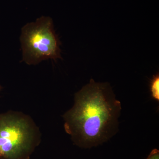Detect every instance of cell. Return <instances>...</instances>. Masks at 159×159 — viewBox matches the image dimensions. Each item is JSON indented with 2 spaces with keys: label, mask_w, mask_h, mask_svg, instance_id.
I'll use <instances>...</instances> for the list:
<instances>
[{
  "label": "cell",
  "mask_w": 159,
  "mask_h": 159,
  "mask_svg": "<svg viewBox=\"0 0 159 159\" xmlns=\"http://www.w3.org/2000/svg\"><path fill=\"white\" fill-rule=\"evenodd\" d=\"M121 110L109 83L92 79L76 93L74 106L64 115L65 129L77 146L96 147L116 133Z\"/></svg>",
  "instance_id": "cell-1"
},
{
  "label": "cell",
  "mask_w": 159,
  "mask_h": 159,
  "mask_svg": "<svg viewBox=\"0 0 159 159\" xmlns=\"http://www.w3.org/2000/svg\"><path fill=\"white\" fill-rule=\"evenodd\" d=\"M40 141V133L28 116L0 114V159H29Z\"/></svg>",
  "instance_id": "cell-2"
},
{
  "label": "cell",
  "mask_w": 159,
  "mask_h": 159,
  "mask_svg": "<svg viewBox=\"0 0 159 159\" xmlns=\"http://www.w3.org/2000/svg\"><path fill=\"white\" fill-rule=\"evenodd\" d=\"M20 39L23 60L28 64H37L49 58H61L60 43L50 18L41 17L27 24L22 29Z\"/></svg>",
  "instance_id": "cell-3"
},
{
  "label": "cell",
  "mask_w": 159,
  "mask_h": 159,
  "mask_svg": "<svg viewBox=\"0 0 159 159\" xmlns=\"http://www.w3.org/2000/svg\"><path fill=\"white\" fill-rule=\"evenodd\" d=\"M150 91L152 96L157 101L159 100V76L156 74L153 76L150 83Z\"/></svg>",
  "instance_id": "cell-4"
},
{
  "label": "cell",
  "mask_w": 159,
  "mask_h": 159,
  "mask_svg": "<svg viewBox=\"0 0 159 159\" xmlns=\"http://www.w3.org/2000/svg\"><path fill=\"white\" fill-rule=\"evenodd\" d=\"M146 159H159V150L156 148L153 149Z\"/></svg>",
  "instance_id": "cell-5"
},
{
  "label": "cell",
  "mask_w": 159,
  "mask_h": 159,
  "mask_svg": "<svg viewBox=\"0 0 159 159\" xmlns=\"http://www.w3.org/2000/svg\"><path fill=\"white\" fill-rule=\"evenodd\" d=\"M1 89H2V87H1V85H0V90H1Z\"/></svg>",
  "instance_id": "cell-6"
}]
</instances>
